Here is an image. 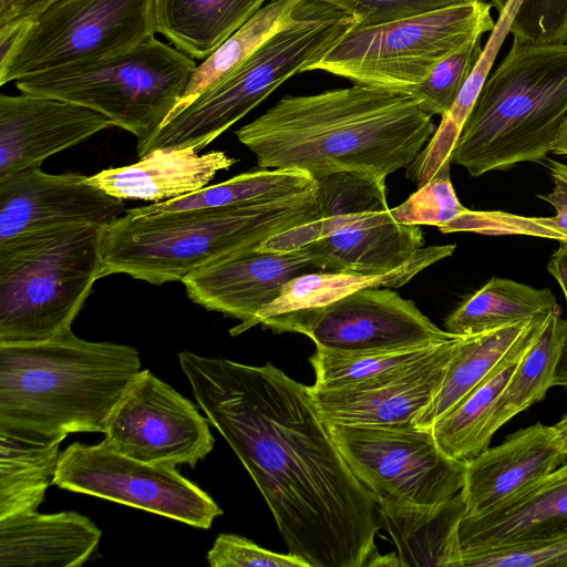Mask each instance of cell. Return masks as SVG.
Here are the masks:
<instances>
[{"label":"cell","mask_w":567,"mask_h":567,"mask_svg":"<svg viewBox=\"0 0 567 567\" xmlns=\"http://www.w3.org/2000/svg\"><path fill=\"white\" fill-rule=\"evenodd\" d=\"M193 395L311 567L400 566L381 555L378 499L351 472L305 385L267 362L178 353Z\"/></svg>","instance_id":"1"},{"label":"cell","mask_w":567,"mask_h":567,"mask_svg":"<svg viewBox=\"0 0 567 567\" xmlns=\"http://www.w3.org/2000/svg\"><path fill=\"white\" fill-rule=\"evenodd\" d=\"M416 97L360 84L286 95L235 132L260 168L315 179L340 172L386 178L406 168L435 132Z\"/></svg>","instance_id":"2"},{"label":"cell","mask_w":567,"mask_h":567,"mask_svg":"<svg viewBox=\"0 0 567 567\" xmlns=\"http://www.w3.org/2000/svg\"><path fill=\"white\" fill-rule=\"evenodd\" d=\"M137 350L72 330L53 339L0 344V432L40 443L106 430L142 371Z\"/></svg>","instance_id":"3"},{"label":"cell","mask_w":567,"mask_h":567,"mask_svg":"<svg viewBox=\"0 0 567 567\" xmlns=\"http://www.w3.org/2000/svg\"><path fill=\"white\" fill-rule=\"evenodd\" d=\"M318 217L317 189L259 205L152 216L125 213L104 226L101 276L125 274L153 285L182 281L203 267L257 248Z\"/></svg>","instance_id":"4"},{"label":"cell","mask_w":567,"mask_h":567,"mask_svg":"<svg viewBox=\"0 0 567 567\" xmlns=\"http://www.w3.org/2000/svg\"><path fill=\"white\" fill-rule=\"evenodd\" d=\"M567 114V43L512 49L485 83L451 154L473 177L547 158Z\"/></svg>","instance_id":"5"},{"label":"cell","mask_w":567,"mask_h":567,"mask_svg":"<svg viewBox=\"0 0 567 567\" xmlns=\"http://www.w3.org/2000/svg\"><path fill=\"white\" fill-rule=\"evenodd\" d=\"M357 20L321 0H301L240 65L171 115L140 147L204 150L292 75L309 71Z\"/></svg>","instance_id":"6"},{"label":"cell","mask_w":567,"mask_h":567,"mask_svg":"<svg viewBox=\"0 0 567 567\" xmlns=\"http://www.w3.org/2000/svg\"><path fill=\"white\" fill-rule=\"evenodd\" d=\"M103 229L54 227L0 243V344L47 341L72 330L102 278Z\"/></svg>","instance_id":"7"},{"label":"cell","mask_w":567,"mask_h":567,"mask_svg":"<svg viewBox=\"0 0 567 567\" xmlns=\"http://www.w3.org/2000/svg\"><path fill=\"white\" fill-rule=\"evenodd\" d=\"M195 59L155 37L122 54L14 82L21 93L55 97L106 115L137 146L165 122L183 97Z\"/></svg>","instance_id":"8"},{"label":"cell","mask_w":567,"mask_h":567,"mask_svg":"<svg viewBox=\"0 0 567 567\" xmlns=\"http://www.w3.org/2000/svg\"><path fill=\"white\" fill-rule=\"evenodd\" d=\"M155 33L154 0H53L0 25V85L122 54Z\"/></svg>","instance_id":"9"},{"label":"cell","mask_w":567,"mask_h":567,"mask_svg":"<svg viewBox=\"0 0 567 567\" xmlns=\"http://www.w3.org/2000/svg\"><path fill=\"white\" fill-rule=\"evenodd\" d=\"M491 7L472 0L379 25H354L309 71L411 94L442 60L494 30Z\"/></svg>","instance_id":"10"},{"label":"cell","mask_w":567,"mask_h":567,"mask_svg":"<svg viewBox=\"0 0 567 567\" xmlns=\"http://www.w3.org/2000/svg\"><path fill=\"white\" fill-rule=\"evenodd\" d=\"M323 423L353 475L378 503L433 505L463 487L467 463L449 456L432 427Z\"/></svg>","instance_id":"11"},{"label":"cell","mask_w":567,"mask_h":567,"mask_svg":"<svg viewBox=\"0 0 567 567\" xmlns=\"http://www.w3.org/2000/svg\"><path fill=\"white\" fill-rule=\"evenodd\" d=\"M55 486L165 516L197 528H209L221 508L176 467L124 455L104 440L75 442L60 453Z\"/></svg>","instance_id":"12"},{"label":"cell","mask_w":567,"mask_h":567,"mask_svg":"<svg viewBox=\"0 0 567 567\" xmlns=\"http://www.w3.org/2000/svg\"><path fill=\"white\" fill-rule=\"evenodd\" d=\"M208 423L188 399L145 369L115 405L104 442L142 462L195 467L214 447Z\"/></svg>","instance_id":"13"},{"label":"cell","mask_w":567,"mask_h":567,"mask_svg":"<svg viewBox=\"0 0 567 567\" xmlns=\"http://www.w3.org/2000/svg\"><path fill=\"white\" fill-rule=\"evenodd\" d=\"M291 332L310 338L316 348L341 352L396 349L453 340L411 299L385 287L355 291L305 317Z\"/></svg>","instance_id":"14"},{"label":"cell","mask_w":567,"mask_h":567,"mask_svg":"<svg viewBox=\"0 0 567 567\" xmlns=\"http://www.w3.org/2000/svg\"><path fill=\"white\" fill-rule=\"evenodd\" d=\"M316 271L326 270L309 245L281 252L257 247L203 267L182 282L195 303L240 320L230 331L236 336L251 328L257 315L287 282Z\"/></svg>","instance_id":"15"},{"label":"cell","mask_w":567,"mask_h":567,"mask_svg":"<svg viewBox=\"0 0 567 567\" xmlns=\"http://www.w3.org/2000/svg\"><path fill=\"white\" fill-rule=\"evenodd\" d=\"M81 174L30 167L0 178V243L20 234L68 226H105L125 203Z\"/></svg>","instance_id":"16"},{"label":"cell","mask_w":567,"mask_h":567,"mask_svg":"<svg viewBox=\"0 0 567 567\" xmlns=\"http://www.w3.org/2000/svg\"><path fill=\"white\" fill-rule=\"evenodd\" d=\"M462 336L427 360L372 381L321 390L310 386L323 422L363 426H410L436 395Z\"/></svg>","instance_id":"17"},{"label":"cell","mask_w":567,"mask_h":567,"mask_svg":"<svg viewBox=\"0 0 567 567\" xmlns=\"http://www.w3.org/2000/svg\"><path fill=\"white\" fill-rule=\"evenodd\" d=\"M115 126L81 104L22 93L0 95V178L30 167Z\"/></svg>","instance_id":"18"},{"label":"cell","mask_w":567,"mask_h":567,"mask_svg":"<svg viewBox=\"0 0 567 567\" xmlns=\"http://www.w3.org/2000/svg\"><path fill=\"white\" fill-rule=\"evenodd\" d=\"M566 461L567 444L555 425L535 423L516 431L467 463L464 516L491 509Z\"/></svg>","instance_id":"19"},{"label":"cell","mask_w":567,"mask_h":567,"mask_svg":"<svg viewBox=\"0 0 567 567\" xmlns=\"http://www.w3.org/2000/svg\"><path fill=\"white\" fill-rule=\"evenodd\" d=\"M567 534V462L477 515L463 516L462 553L533 543Z\"/></svg>","instance_id":"20"},{"label":"cell","mask_w":567,"mask_h":567,"mask_svg":"<svg viewBox=\"0 0 567 567\" xmlns=\"http://www.w3.org/2000/svg\"><path fill=\"white\" fill-rule=\"evenodd\" d=\"M237 159L221 151L198 154L190 147L157 148L131 165L103 169L86 182L118 199L158 203L206 187Z\"/></svg>","instance_id":"21"},{"label":"cell","mask_w":567,"mask_h":567,"mask_svg":"<svg viewBox=\"0 0 567 567\" xmlns=\"http://www.w3.org/2000/svg\"><path fill=\"white\" fill-rule=\"evenodd\" d=\"M455 248V245L423 247L406 264L383 275L341 271L300 275L287 282L280 295L257 315L251 328L262 324L276 333L291 332L305 317L355 291L403 286L426 267L450 257Z\"/></svg>","instance_id":"22"},{"label":"cell","mask_w":567,"mask_h":567,"mask_svg":"<svg viewBox=\"0 0 567 567\" xmlns=\"http://www.w3.org/2000/svg\"><path fill=\"white\" fill-rule=\"evenodd\" d=\"M101 529L74 511L0 518V566L78 567L96 550Z\"/></svg>","instance_id":"23"},{"label":"cell","mask_w":567,"mask_h":567,"mask_svg":"<svg viewBox=\"0 0 567 567\" xmlns=\"http://www.w3.org/2000/svg\"><path fill=\"white\" fill-rule=\"evenodd\" d=\"M424 243L420 226L398 223L388 208L309 246L326 271L383 275L406 264Z\"/></svg>","instance_id":"24"},{"label":"cell","mask_w":567,"mask_h":567,"mask_svg":"<svg viewBox=\"0 0 567 567\" xmlns=\"http://www.w3.org/2000/svg\"><path fill=\"white\" fill-rule=\"evenodd\" d=\"M381 528L393 539L400 566L463 567L458 538L466 508L461 492L433 505L378 503Z\"/></svg>","instance_id":"25"},{"label":"cell","mask_w":567,"mask_h":567,"mask_svg":"<svg viewBox=\"0 0 567 567\" xmlns=\"http://www.w3.org/2000/svg\"><path fill=\"white\" fill-rule=\"evenodd\" d=\"M554 311V310H553ZM550 313V312H549ZM547 315L462 338L443 382L416 425L431 427L478 386L528 336L540 328Z\"/></svg>","instance_id":"26"},{"label":"cell","mask_w":567,"mask_h":567,"mask_svg":"<svg viewBox=\"0 0 567 567\" xmlns=\"http://www.w3.org/2000/svg\"><path fill=\"white\" fill-rule=\"evenodd\" d=\"M266 0H154L156 32L193 59H206Z\"/></svg>","instance_id":"27"},{"label":"cell","mask_w":567,"mask_h":567,"mask_svg":"<svg viewBox=\"0 0 567 567\" xmlns=\"http://www.w3.org/2000/svg\"><path fill=\"white\" fill-rule=\"evenodd\" d=\"M317 186V179L299 169H260L239 174L173 199L126 209L125 213L152 216L200 208L259 205L310 194Z\"/></svg>","instance_id":"28"},{"label":"cell","mask_w":567,"mask_h":567,"mask_svg":"<svg viewBox=\"0 0 567 567\" xmlns=\"http://www.w3.org/2000/svg\"><path fill=\"white\" fill-rule=\"evenodd\" d=\"M544 324L515 348L462 402L431 426L437 444L449 456L468 463L489 447L493 436L488 424L495 404L520 357Z\"/></svg>","instance_id":"29"},{"label":"cell","mask_w":567,"mask_h":567,"mask_svg":"<svg viewBox=\"0 0 567 567\" xmlns=\"http://www.w3.org/2000/svg\"><path fill=\"white\" fill-rule=\"evenodd\" d=\"M559 308L547 288L493 277L465 299L445 320V330L472 336L547 315Z\"/></svg>","instance_id":"30"},{"label":"cell","mask_w":567,"mask_h":567,"mask_svg":"<svg viewBox=\"0 0 567 567\" xmlns=\"http://www.w3.org/2000/svg\"><path fill=\"white\" fill-rule=\"evenodd\" d=\"M567 319L560 307L551 311L540 332L520 357L492 414L488 431L494 433L512 417L542 401L555 377L566 337Z\"/></svg>","instance_id":"31"},{"label":"cell","mask_w":567,"mask_h":567,"mask_svg":"<svg viewBox=\"0 0 567 567\" xmlns=\"http://www.w3.org/2000/svg\"><path fill=\"white\" fill-rule=\"evenodd\" d=\"M59 446L0 432V518L38 509L52 484Z\"/></svg>","instance_id":"32"},{"label":"cell","mask_w":567,"mask_h":567,"mask_svg":"<svg viewBox=\"0 0 567 567\" xmlns=\"http://www.w3.org/2000/svg\"><path fill=\"white\" fill-rule=\"evenodd\" d=\"M450 341L361 352L316 348L309 358L316 374L312 388L330 390L383 378L427 360Z\"/></svg>","instance_id":"33"},{"label":"cell","mask_w":567,"mask_h":567,"mask_svg":"<svg viewBox=\"0 0 567 567\" xmlns=\"http://www.w3.org/2000/svg\"><path fill=\"white\" fill-rule=\"evenodd\" d=\"M301 0H271L249 21L198 64L173 115L192 103L207 87L233 72L290 17ZM168 116V117H169Z\"/></svg>","instance_id":"34"},{"label":"cell","mask_w":567,"mask_h":567,"mask_svg":"<svg viewBox=\"0 0 567 567\" xmlns=\"http://www.w3.org/2000/svg\"><path fill=\"white\" fill-rule=\"evenodd\" d=\"M496 53L485 49L452 107L442 115L441 123L429 142L406 167V177L417 187L427 183L447 162L462 132L464 123L487 79ZM452 163V162H451Z\"/></svg>","instance_id":"35"},{"label":"cell","mask_w":567,"mask_h":567,"mask_svg":"<svg viewBox=\"0 0 567 567\" xmlns=\"http://www.w3.org/2000/svg\"><path fill=\"white\" fill-rule=\"evenodd\" d=\"M451 164L445 163L406 200L390 208L392 217L401 224L435 226L440 230L461 215L466 207L458 200L451 182Z\"/></svg>","instance_id":"36"},{"label":"cell","mask_w":567,"mask_h":567,"mask_svg":"<svg viewBox=\"0 0 567 567\" xmlns=\"http://www.w3.org/2000/svg\"><path fill=\"white\" fill-rule=\"evenodd\" d=\"M482 53L481 38H477L442 60L411 95L424 111L442 116L454 104Z\"/></svg>","instance_id":"37"},{"label":"cell","mask_w":567,"mask_h":567,"mask_svg":"<svg viewBox=\"0 0 567 567\" xmlns=\"http://www.w3.org/2000/svg\"><path fill=\"white\" fill-rule=\"evenodd\" d=\"M509 32L530 45L567 43V0H517Z\"/></svg>","instance_id":"38"},{"label":"cell","mask_w":567,"mask_h":567,"mask_svg":"<svg viewBox=\"0 0 567 567\" xmlns=\"http://www.w3.org/2000/svg\"><path fill=\"white\" fill-rule=\"evenodd\" d=\"M463 567H567V534L544 540L462 553Z\"/></svg>","instance_id":"39"},{"label":"cell","mask_w":567,"mask_h":567,"mask_svg":"<svg viewBox=\"0 0 567 567\" xmlns=\"http://www.w3.org/2000/svg\"><path fill=\"white\" fill-rule=\"evenodd\" d=\"M213 567H311L300 556L279 554L234 534H220L207 553Z\"/></svg>","instance_id":"40"},{"label":"cell","mask_w":567,"mask_h":567,"mask_svg":"<svg viewBox=\"0 0 567 567\" xmlns=\"http://www.w3.org/2000/svg\"><path fill=\"white\" fill-rule=\"evenodd\" d=\"M440 231H471L481 235H525L557 240L544 217H525L504 212H476L466 208Z\"/></svg>","instance_id":"41"},{"label":"cell","mask_w":567,"mask_h":567,"mask_svg":"<svg viewBox=\"0 0 567 567\" xmlns=\"http://www.w3.org/2000/svg\"><path fill=\"white\" fill-rule=\"evenodd\" d=\"M351 14L358 27H373L472 0H321Z\"/></svg>","instance_id":"42"},{"label":"cell","mask_w":567,"mask_h":567,"mask_svg":"<svg viewBox=\"0 0 567 567\" xmlns=\"http://www.w3.org/2000/svg\"><path fill=\"white\" fill-rule=\"evenodd\" d=\"M547 168L553 179V189L538 197L550 204L556 214L545 217L547 226L558 236L559 241H567V164L546 158Z\"/></svg>","instance_id":"43"},{"label":"cell","mask_w":567,"mask_h":567,"mask_svg":"<svg viewBox=\"0 0 567 567\" xmlns=\"http://www.w3.org/2000/svg\"><path fill=\"white\" fill-rule=\"evenodd\" d=\"M53 0H12L0 11V25L31 18Z\"/></svg>","instance_id":"44"},{"label":"cell","mask_w":567,"mask_h":567,"mask_svg":"<svg viewBox=\"0 0 567 567\" xmlns=\"http://www.w3.org/2000/svg\"><path fill=\"white\" fill-rule=\"evenodd\" d=\"M547 270L560 286L567 307V241H559V247L549 258Z\"/></svg>","instance_id":"45"},{"label":"cell","mask_w":567,"mask_h":567,"mask_svg":"<svg viewBox=\"0 0 567 567\" xmlns=\"http://www.w3.org/2000/svg\"><path fill=\"white\" fill-rule=\"evenodd\" d=\"M553 386H563L567 389V326L565 342L555 371Z\"/></svg>","instance_id":"46"},{"label":"cell","mask_w":567,"mask_h":567,"mask_svg":"<svg viewBox=\"0 0 567 567\" xmlns=\"http://www.w3.org/2000/svg\"><path fill=\"white\" fill-rule=\"evenodd\" d=\"M550 153L567 157V114L561 122L556 138L551 145Z\"/></svg>","instance_id":"47"},{"label":"cell","mask_w":567,"mask_h":567,"mask_svg":"<svg viewBox=\"0 0 567 567\" xmlns=\"http://www.w3.org/2000/svg\"><path fill=\"white\" fill-rule=\"evenodd\" d=\"M554 425L560 432L561 436L564 437L567 444V413L564 414V416Z\"/></svg>","instance_id":"48"},{"label":"cell","mask_w":567,"mask_h":567,"mask_svg":"<svg viewBox=\"0 0 567 567\" xmlns=\"http://www.w3.org/2000/svg\"><path fill=\"white\" fill-rule=\"evenodd\" d=\"M491 4L494 6L499 14L506 9V7L511 3L512 0H489Z\"/></svg>","instance_id":"49"},{"label":"cell","mask_w":567,"mask_h":567,"mask_svg":"<svg viewBox=\"0 0 567 567\" xmlns=\"http://www.w3.org/2000/svg\"><path fill=\"white\" fill-rule=\"evenodd\" d=\"M12 0H0V11L7 8Z\"/></svg>","instance_id":"50"}]
</instances>
